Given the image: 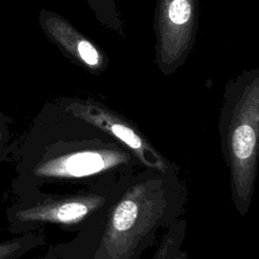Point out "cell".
Listing matches in <instances>:
<instances>
[{
	"mask_svg": "<svg viewBox=\"0 0 259 259\" xmlns=\"http://www.w3.org/2000/svg\"><path fill=\"white\" fill-rule=\"evenodd\" d=\"M188 190L179 170L128 175L107 209L69 241L51 247L60 259H141L184 217Z\"/></svg>",
	"mask_w": 259,
	"mask_h": 259,
	"instance_id": "obj_1",
	"label": "cell"
},
{
	"mask_svg": "<svg viewBox=\"0 0 259 259\" xmlns=\"http://www.w3.org/2000/svg\"><path fill=\"white\" fill-rule=\"evenodd\" d=\"M52 130L53 139L31 169L41 183L68 186V191L116 181L144 166L114 138L65 111Z\"/></svg>",
	"mask_w": 259,
	"mask_h": 259,
	"instance_id": "obj_2",
	"label": "cell"
},
{
	"mask_svg": "<svg viewBox=\"0 0 259 259\" xmlns=\"http://www.w3.org/2000/svg\"><path fill=\"white\" fill-rule=\"evenodd\" d=\"M222 155L229 172L231 199L241 217L252 204L259 157V110L256 94H248L225 110L219 122Z\"/></svg>",
	"mask_w": 259,
	"mask_h": 259,
	"instance_id": "obj_3",
	"label": "cell"
},
{
	"mask_svg": "<svg viewBox=\"0 0 259 259\" xmlns=\"http://www.w3.org/2000/svg\"><path fill=\"white\" fill-rule=\"evenodd\" d=\"M127 176L113 182L73 191L40 194L31 204L17 210L14 218L23 225H54L76 234L107 209Z\"/></svg>",
	"mask_w": 259,
	"mask_h": 259,
	"instance_id": "obj_4",
	"label": "cell"
},
{
	"mask_svg": "<svg viewBox=\"0 0 259 259\" xmlns=\"http://www.w3.org/2000/svg\"><path fill=\"white\" fill-rule=\"evenodd\" d=\"M63 111L105 132L130 150L146 168L162 172L179 170L148 139L140 127L115 112L89 101H72Z\"/></svg>",
	"mask_w": 259,
	"mask_h": 259,
	"instance_id": "obj_5",
	"label": "cell"
},
{
	"mask_svg": "<svg viewBox=\"0 0 259 259\" xmlns=\"http://www.w3.org/2000/svg\"><path fill=\"white\" fill-rule=\"evenodd\" d=\"M187 222L184 217L174 222L161 236L150 259H190L184 249Z\"/></svg>",
	"mask_w": 259,
	"mask_h": 259,
	"instance_id": "obj_6",
	"label": "cell"
},
{
	"mask_svg": "<svg viewBox=\"0 0 259 259\" xmlns=\"http://www.w3.org/2000/svg\"><path fill=\"white\" fill-rule=\"evenodd\" d=\"M45 244L39 234L28 233L21 238L0 243V259H17L26 252Z\"/></svg>",
	"mask_w": 259,
	"mask_h": 259,
	"instance_id": "obj_7",
	"label": "cell"
},
{
	"mask_svg": "<svg viewBox=\"0 0 259 259\" xmlns=\"http://www.w3.org/2000/svg\"><path fill=\"white\" fill-rule=\"evenodd\" d=\"M169 18L173 23H185L191 14V7L186 0H174L169 6Z\"/></svg>",
	"mask_w": 259,
	"mask_h": 259,
	"instance_id": "obj_8",
	"label": "cell"
},
{
	"mask_svg": "<svg viewBox=\"0 0 259 259\" xmlns=\"http://www.w3.org/2000/svg\"><path fill=\"white\" fill-rule=\"evenodd\" d=\"M78 52L85 63L88 65H96L98 63V54L94 47L86 40L81 41L78 45Z\"/></svg>",
	"mask_w": 259,
	"mask_h": 259,
	"instance_id": "obj_9",
	"label": "cell"
},
{
	"mask_svg": "<svg viewBox=\"0 0 259 259\" xmlns=\"http://www.w3.org/2000/svg\"><path fill=\"white\" fill-rule=\"evenodd\" d=\"M42 259H60V258L56 255V253L53 251V249L50 248V250H49L47 256H46L45 258H42Z\"/></svg>",
	"mask_w": 259,
	"mask_h": 259,
	"instance_id": "obj_10",
	"label": "cell"
}]
</instances>
